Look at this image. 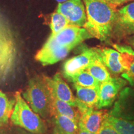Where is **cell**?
Instances as JSON below:
<instances>
[{"label":"cell","instance_id":"cell-1","mask_svg":"<svg viewBox=\"0 0 134 134\" xmlns=\"http://www.w3.org/2000/svg\"><path fill=\"white\" fill-rule=\"evenodd\" d=\"M86 7L87 20L83 27L93 37L102 42L110 43L116 7L102 0H83Z\"/></svg>","mask_w":134,"mask_h":134},{"label":"cell","instance_id":"cell-2","mask_svg":"<svg viewBox=\"0 0 134 134\" xmlns=\"http://www.w3.org/2000/svg\"><path fill=\"white\" fill-rule=\"evenodd\" d=\"M16 103L10 117L11 123L35 134H45L47 132V125L39 115L32 109L24 100L21 92L17 91L14 95Z\"/></svg>","mask_w":134,"mask_h":134},{"label":"cell","instance_id":"cell-3","mask_svg":"<svg viewBox=\"0 0 134 134\" xmlns=\"http://www.w3.org/2000/svg\"><path fill=\"white\" fill-rule=\"evenodd\" d=\"M23 97L42 118L47 119L50 117L51 94L43 76H37L30 79Z\"/></svg>","mask_w":134,"mask_h":134},{"label":"cell","instance_id":"cell-4","mask_svg":"<svg viewBox=\"0 0 134 134\" xmlns=\"http://www.w3.org/2000/svg\"><path fill=\"white\" fill-rule=\"evenodd\" d=\"M16 48L9 30L0 23V80L4 81L14 68Z\"/></svg>","mask_w":134,"mask_h":134},{"label":"cell","instance_id":"cell-5","mask_svg":"<svg viewBox=\"0 0 134 134\" xmlns=\"http://www.w3.org/2000/svg\"><path fill=\"white\" fill-rule=\"evenodd\" d=\"M134 35V2L117 10L112 39L120 41Z\"/></svg>","mask_w":134,"mask_h":134},{"label":"cell","instance_id":"cell-6","mask_svg":"<svg viewBox=\"0 0 134 134\" xmlns=\"http://www.w3.org/2000/svg\"><path fill=\"white\" fill-rule=\"evenodd\" d=\"M100 58L99 47H83L79 55L70 58L64 63L63 66V76L66 78L81 70H86L95 60Z\"/></svg>","mask_w":134,"mask_h":134},{"label":"cell","instance_id":"cell-7","mask_svg":"<svg viewBox=\"0 0 134 134\" xmlns=\"http://www.w3.org/2000/svg\"><path fill=\"white\" fill-rule=\"evenodd\" d=\"M76 106L80 113L78 127L86 131L98 134L102 122L104 119L107 113L99 110L95 108H89L76 98Z\"/></svg>","mask_w":134,"mask_h":134},{"label":"cell","instance_id":"cell-8","mask_svg":"<svg viewBox=\"0 0 134 134\" xmlns=\"http://www.w3.org/2000/svg\"><path fill=\"white\" fill-rule=\"evenodd\" d=\"M127 81L124 78L112 77L108 81L100 83L96 109L108 108L113 104L120 92L126 86Z\"/></svg>","mask_w":134,"mask_h":134},{"label":"cell","instance_id":"cell-9","mask_svg":"<svg viewBox=\"0 0 134 134\" xmlns=\"http://www.w3.org/2000/svg\"><path fill=\"white\" fill-rule=\"evenodd\" d=\"M60 46L73 50L89 38H93L85 28L69 25L55 35H50Z\"/></svg>","mask_w":134,"mask_h":134},{"label":"cell","instance_id":"cell-10","mask_svg":"<svg viewBox=\"0 0 134 134\" xmlns=\"http://www.w3.org/2000/svg\"><path fill=\"white\" fill-rule=\"evenodd\" d=\"M71 49L62 47L55 42L50 36L35 56V59L39 62L43 66L53 65L64 59Z\"/></svg>","mask_w":134,"mask_h":134},{"label":"cell","instance_id":"cell-11","mask_svg":"<svg viewBox=\"0 0 134 134\" xmlns=\"http://www.w3.org/2000/svg\"><path fill=\"white\" fill-rule=\"evenodd\" d=\"M56 11L63 14L71 26L82 27L86 22V9L81 0H67L58 3Z\"/></svg>","mask_w":134,"mask_h":134},{"label":"cell","instance_id":"cell-12","mask_svg":"<svg viewBox=\"0 0 134 134\" xmlns=\"http://www.w3.org/2000/svg\"><path fill=\"white\" fill-rule=\"evenodd\" d=\"M42 76L52 96L76 106V98L73 96L71 89L63 80L60 73H57L52 78Z\"/></svg>","mask_w":134,"mask_h":134},{"label":"cell","instance_id":"cell-13","mask_svg":"<svg viewBox=\"0 0 134 134\" xmlns=\"http://www.w3.org/2000/svg\"><path fill=\"white\" fill-rule=\"evenodd\" d=\"M108 114L134 120V90L129 88L122 90L114 108Z\"/></svg>","mask_w":134,"mask_h":134},{"label":"cell","instance_id":"cell-14","mask_svg":"<svg viewBox=\"0 0 134 134\" xmlns=\"http://www.w3.org/2000/svg\"><path fill=\"white\" fill-rule=\"evenodd\" d=\"M113 47L120 53V62L124 72L122 77L129 82L132 86L134 84V50L129 45L114 43Z\"/></svg>","mask_w":134,"mask_h":134},{"label":"cell","instance_id":"cell-15","mask_svg":"<svg viewBox=\"0 0 134 134\" xmlns=\"http://www.w3.org/2000/svg\"><path fill=\"white\" fill-rule=\"evenodd\" d=\"M100 59L105 65L110 75L118 77L124 72L123 67L120 62V53L113 48L104 47L100 48Z\"/></svg>","mask_w":134,"mask_h":134},{"label":"cell","instance_id":"cell-16","mask_svg":"<svg viewBox=\"0 0 134 134\" xmlns=\"http://www.w3.org/2000/svg\"><path fill=\"white\" fill-rule=\"evenodd\" d=\"M54 114H60L69 117L78 124L80 113L76 106L70 104L51 95L50 117Z\"/></svg>","mask_w":134,"mask_h":134},{"label":"cell","instance_id":"cell-17","mask_svg":"<svg viewBox=\"0 0 134 134\" xmlns=\"http://www.w3.org/2000/svg\"><path fill=\"white\" fill-rule=\"evenodd\" d=\"M53 125L52 134H78V124L69 117L60 114L51 117Z\"/></svg>","mask_w":134,"mask_h":134},{"label":"cell","instance_id":"cell-18","mask_svg":"<svg viewBox=\"0 0 134 134\" xmlns=\"http://www.w3.org/2000/svg\"><path fill=\"white\" fill-rule=\"evenodd\" d=\"M76 90L77 98L89 108L96 109L99 99V87L86 88L73 84Z\"/></svg>","mask_w":134,"mask_h":134},{"label":"cell","instance_id":"cell-19","mask_svg":"<svg viewBox=\"0 0 134 134\" xmlns=\"http://www.w3.org/2000/svg\"><path fill=\"white\" fill-rule=\"evenodd\" d=\"M16 103L15 98L9 99L0 90V127L6 126L9 122Z\"/></svg>","mask_w":134,"mask_h":134},{"label":"cell","instance_id":"cell-20","mask_svg":"<svg viewBox=\"0 0 134 134\" xmlns=\"http://www.w3.org/2000/svg\"><path fill=\"white\" fill-rule=\"evenodd\" d=\"M105 119L119 134H134V120L125 119L106 114Z\"/></svg>","mask_w":134,"mask_h":134},{"label":"cell","instance_id":"cell-21","mask_svg":"<svg viewBox=\"0 0 134 134\" xmlns=\"http://www.w3.org/2000/svg\"><path fill=\"white\" fill-rule=\"evenodd\" d=\"M65 78L68 81L73 82V84L86 88H97L100 85L99 82L86 70H81Z\"/></svg>","mask_w":134,"mask_h":134},{"label":"cell","instance_id":"cell-22","mask_svg":"<svg viewBox=\"0 0 134 134\" xmlns=\"http://www.w3.org/2000/svg\"><path fill=\"white\" fill-rule=\"evenodd\" d=\"M86 70L100 83L108 81L112 78L111 75L102 62L100 58L95 60Z\"/></svg>","mask_w":134,"mask_h":134},{"label":"cell","instance_id":"cell-23","mask_svg":"<svg viewBox=\"0 0 134 134\" xmlns=\"http://www.w3.org/2000/svg\"><path fill=\"white\" fill-rule=\"evenodd\" d=\"M70 25L68 20L61 13L55 12L51 16L50 27L52 30V35H55Z\"/></svg>","mask_w":134,"mask_h":134},{"label":"cell","instance_id":"cell-24","mask_svg":"<svg viewBox=\"0 0 134 134\" xmlns=\"http://www.w3.org/2000/svg\"><path fill=\"white\" fill-rule=\"evenodd\" d=\"M98 134H119L106 120L104 119L102 122Z\"/></svg>","mask_w":134,"mask_h":134},{"label":"cell","instance_id":"cell-25","mask_svg":"<svg viewBox=\"0 0 134 134\" xmlns=\"http://www.w3.org/2000/svg\"><path fill=\"white\" fill-rule=\"evenodd\" d=\"M8 134H35L29 132L22 128H14L13 129L8 130Z\"/></svg>","mask_w":134,"mask_h":134},{"label":"cell","instance_id":"cell-26","mask_svg":"<svg viewBox=\"0 0 134 134\" xmlns=\"http://www.w3.org/2000/svg\"><path fill=\"white\" fill-rule=\"evenodd\" d=\"M125 40L127 45L130 46L132 48L134 49V35L127 37L125 38Z\"/></svg>","mask_w":134,"mask_h":134},{"label":"cell","instance_id":"cell-27","mask_svg":"<svg viewBox=\"0 0 134 134\" xmlns=\"http://www.w3.org/2000/svg\"><path fill=\"white\" fill-rule=\"evenodd\" d=\"M78 134H96V133H91V132H88L86 130L82 129L79 128V130H78Z\"/></svg>","mask_w":134,"mask_h":134},{"label":"cell","instance_id":"cell-28","mask_svg":"<svg viewBox=\"0 0 134 134\" xmlns=\"http://www.w3.org/2000/svg\"><path fill=\"white\" fill-rule=\"evenodd\" d=\"M0 134H8V130L4 127H0Z\"/></svg>","mask_w":134,"mask_h":134},{"label":"cell","instance_id":"cell-29","mask_svg":"<svg viewBox=\"0 0 134 134\" xmlns=\"http://www.w3.org/2000/svg\"><path fill=\"white\" fill-rule=\"evenodd\" d=\"M131 1V0H119L118 2H117V6H120V5H122V4H124V3H126V2H128V1Z\"/></svg>","mask_w":134,"mask_h":134},{"label":"cell","instance_id":"cell-30","mask_svg":"<svg viewBox=\"0 0 134 134\" xmlns=\"http://www.w3.org/2000/svg\"><path fill=\"white\" fill-rule=\"evenodd\" d=\"M102 1H104V2L108 3V4L113 5V0H102Z\"/></svg>","mask_w":134,"mask_h":134},{"label":"cell","instance_id":"cell-31","mask_svg":"<svg viewBox=\"0 0 134 134\" xmlns=\"http://www.w3.org/2000/svg\"><path fill=\"white\" fill-rule=\"evenodd\" d=\"M119 0H113V6H115V7H117V2H118Z\"/></svg>","mask_w":134,"mask_h":134},{"label":"cell","instance_id":"cell-32","mask_svg":"<svg viewBox=\"0 0 134 134\" xmlns=\"http://www.w3.org/2000/svg\"><path fill=\"white\" fill-rule=\"evenodd\" d=\"M57 1L58 3H63V2H65V1H66L67 0H56Z\"/></svg>","mask_w":134,"mask_h":134},{"label":"cell","instance_id":"cell-33","mask_svg":"<svg viewBox=\"0 0 134 134\" xmlns=\"http://www.w3.org/2000/svg\"><path fill=\"white\" fill-rule=\"evenodd\" d=\"M132 86H133V87H134V84H133V85H132Z\"/></svg>","mask_w":134,"mask_h":134}]
</instances>
